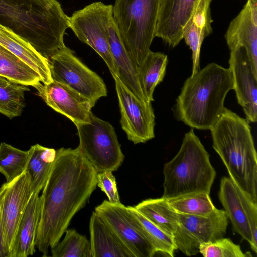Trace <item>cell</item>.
Here are the masks:
<instances>
[{
  "label": "cell",
  "instance_id": "cell-1",
  "mask_svg": "<svg viewBox=\"0 0 257 257\" xmlns=\"http://www.w3.org/2000/svg\"><path fill=\"white\" fill-rule=\"evenodd\" d=\"M97 174L78 147L56 150L42 189L35 238V247L43 256L60 241L72 218L86 205L97 186Z\"/></svg>",
  "mask_w": 257,
  "mask_h": 257
},
{
  "label": "cell",
  "instance_id": "cell-2",
  "mask_svg": "<svg viewBox=\"0 0 257 257\" xmlns=\"http://www.w3.org/2000/svg\"><path fill=\"white\" fill-rule=\"evenodd\" d=\"M0 25L48 60L65 46L69 17L57 0H0Z\"/></svg>",
  "mask_w": 257,
  "mask_h": 257
},
{
  "label": "cell",
  "instance_id": "cell-3",
  "mask_svg": "<svg viewBox=\"0 0 257 257\" xmlns=\"http://www.w3.org/2000/svg\"><path fill=\"white\" fill-rule=\"evenodd\" d=\"M233 89L229 68L207 64L184 82L175 105L177 118L192 128L210 130L224 111L225 97Z\"/></svg>",
  "mask_w": 257,
  "mask_h": 257
},
{
  "label": "cell",
  "instance_id": "cell-4",
  "mask_svg": "<svg viewBox=\"0 0 257 257\" xmlns=\"http://www.w3.org/2000/svg\"><path fill=\"white\" fill-rule=\"evenodd\" d=\"M249 122L226 108L210 131L230 178L257 203V155Z\"/></svg>",
  "mask_w": 257,
  "mask_h": 257
},
{
  "label": "cell",
  "instance_id": "cell-5",
  "mask_svg": "<svg viewBox=\"0 0 257 257\" xmlns=\"http://www.w3.org/2000/svg\"><path fill=\"white\" fill-rule=\"evenodd\" d=\"M163 198L199 192L210 194L216 175L209 155L193 129L185 134L179 150L164 165Z\"/></svg>",
  "mask_w": 257,
  "mask_h": 257
},
{
  "label": "cell",
  "instance_id": "cell-6",
  "mask_svg": "<svg viewBox=\"0 0 257 257\" xmlns=\"http://www.w3.org/2000/svg\"><path fill=\"white\" fill-rule=\"evenodd\" d=\"M159 0H115L113 18L139 69L155 37Z\"/></svg>",
  "mask_w": 257,
  "mask_h": 257
},
{
  "label": "cell",
  "instance_id": "cell-7",
  "mask_svg": "<svg viewBox=\"0 0 257 257\" xmlns=\"http://www.w3.org/2000/svg\"><path fill=\"white\" fill-rule=\"evenodd\" d=\"M75 126L79 139L78 147L97 173L116 171L124 156L112 125L91 112L88 122Z\"/></svg>",
  "mask_w": 257,
  "mask_h": 257
},
{
  "label": "cell",
  "instance_id": "cell-8",
  "mask_svg": "<svg viewBox=\"0 0 257 257\" xmlns=\"http://www.w3.org/2000/svg\"><path fill=\"white\" fill-rule=\"evenodd\" d=\"M113 17V5L93 2L69 17V28L82 42L103 59L112 76H117L108 40V27Z\"/></svg>",
  "mask_w": 257,
  "mask_h": 257
},
{
  "label": "cell",
  "instance_id": "cell-9",
  "mask_svg": "<svg viewBox=\"0 0 257 257\" xmlns=\"http://www.w3.org/2000/svg\"><path fill=\"white\" fill-rule=\"evenodd\" d=\"M48 62L53 81L74 90L90 100L94 106L101 97L107 96L103 79L66 46L55 53Z\"/></svg>",
  "mask_w": 257,
  "mask_h": 257
},
{
  "label": "cell",
  "instance_id": "cell-10",
  "mask_svg": "<svg viewBox=\"0 0 257 257\" xmlns=\"http://www.w3.org/2000/svg\"><path fill=\"white\" fill-rule=\"evenodd\" d=\"M178 225L173 235L176 249L187 256L197 255L201 243L214 241L225 234L228 218L223 209L195 216L178 213Z\"/></svg>",
  "mask_w": 257,
  "mask_h": 257
},
{
  "label": "cell",
  "instance_id": "cell-11",
  "mask_svg": "<svg viewBox=\"0 0 257 257\" xmlns=\"http://www.w3.org/2000/svg\"><path fill=\"white\" fill-rule=\"evenodd\" d=\"M94 212L134 257H152L157 252L128 207L121 203L112 204L104 200L95 208Z\"/></svg>",
  "mask_w": 257,
  "mask_h": 257
},
{
  "label": "cell",
  "instance_id": "cell-12",
  "mask_svg": "<svg viewBox=\"0 0 257 257\" xmlns=\"http://www.w3.org/2000/svg\"><path fill=\"white\" fill-rule=\"evenodd\" d=\"M121 114L120 124L134 144L145 143L155 137V115L151 103L137 98L117 76H113Z\"/></svg>",
  "mask_w": 257,
  "mask_h": 257
},
{
  "label": "cell",
  "instance_id": "cell-13",
  "mask_svg": "<svg viewBox=\"0 0 257 257\" xmlns=\"http://www.w3.org/2000/svg\"><path fill=\"white\" fill-rule=\"evenodd\" d=\"M37 94L55 111L67 117L76 125L89 120L91 101L69 87L53 81L40 82L34 87Z\"/></svg>",
  "mask_w": 257,
  "mask_h": 257
},
{
  "label": "cell",
  "instance_id": "cell-14",
  "mask_svg": "<svg viewBox=\"0 0 257 257\" xmlns=\"http://www.w3.org/2000/svg\"><path fill=\"white\" fill-rule=\"evenodd\" d=\"M5 184L2 220L4 242L9 257L20 221L33 192L30 175L25 171Z\"/></svg>",
  "mask_w": 257,
  "mask_h": 257
},
{
  "label": "cell",
  "instance_id": "cell-15",
  "mask_svg": "<svg viewBox=\"0 0 257 257\" xmlns=\"http://www.w3.org/2000/svg\"><path fill=\"white\" fill-rule=\"evenodd\" d=\"M238 103L249 122L257 120V74L251 66L246 49L237 47L230 50L229 60Z\"/></svg>",
  "mask_w": 257,
  "mask_h": 257
},
{
  "label": "cell",
  "instance_id": "cell-16",
  "mask_svg": "<svg viewBox=\"0 0 257 257\" xmlns=\"http://www.w3.org/2000/svg\"><path fill=\"white\" fill-rule=\"evenodd\" d=\"M224 37L230 50L237 47L245 48L253 70L257 74V0H247L230 22Z\"/></svg>",
  "mask_w": 257,
  "mask_h": 257
},
{
  "label": "cell",
  "instance_id": "cell-17",
  "mask_svg": "<svg viewBox=\"0 0 257 257\" xmlns=\"http://www.w3.org/2000/svg\"><path fill=\"white\" fill-rule=\"evenodd\" d=\"M196 0H159L155 37L172 48L183 39Z\"/></svg>",
  "mask_w": 257,
  "mask_h": 257
},
{
  "label": "cell",
  "instance_id": "cell-18",
  "mask_svg": "<svg viewBox=\"0 0 257 257\" xmlns=\"http://www.w3.org/2000/svg\"><path fill=\"white\" fill-rule=\"evenodd\" d=\"M108 30L109 47L117 70V77L137 98L147 102L141 88L138 69L125 47L113 17L109 22Z\"/></svg>",
  "mask_w": 257,
  "mask_h": 257
},
{
  "label": "cell",
  "instance_id": "cell-19",
  "mask_svg": "<svg viewBox=\"0 0 257 257\" xmlns=\"http://www.w3.org/2000/svg\"><path fill=\"white\" fill-rule=\"evenodd\" d=\"M40 192H33L20 221L9 257H27L35 252V238L41 209Z\"/></svg>",
  "mask_w": 257,
  "mask_h": 257
},
{
  "label": "cell",
  "instance_id": "cell-20",
  "mask_svg": "<svg viewBox=\"0 0 257 257\" xmlns=\"http://www.w3.org/2000/svg\"><path fill=\"white\" fill-rule=\"evenodd\" d=\"M240 191V188L230 177H223L221 179L218 197L232 224L233 231L246 240L252 249L251 228Z\"/></svg>",
  "mask_w": 257,
  "mask_h": 257
},
{
  "label": "cell",
  "instance_id": "cell-21",
  "mask_svg": "<svg viewBox=\"0 0 257 257\" xmlns=\"http://www.w3.org/2000/svg\"><path fill=\"white\" fill-rule=\"evenodd\" d=\"M0 44L35 70L40 76L42 83L53 81L48 60L42 56L28 42L1 25Z\"/></svg>",
  "mask_w": 257,
  "mask_h": 257
},
{
  "label": "cell",
  "instance_id": "cell-22",
  "mask_svg": "<svg viewBox=\"0 0 257 257\" xmlns=\"http://www.w3.org/2000/svg\"><path fill=\"white\" fill-rule=\"evenodd\" d=\"M89 231L91 257H134L95 212L90 217Z\"/></svg>",
  "mask_w": 257,
  "mask_h": 257
},
{
  "label": "cell",
  "instance_id": "cell-23",
  "mask_svg": "<svg viewBox=\"0 0 257 257\" xmlns=\"http://www.w3.org/2000/svg\"><path fill=\"white\" fill-rule=\"evenodd\" d=\"M134 208L163 232L173 236L178 225V215L167 199L163 197L146 199Z\"/></svg>",
  "mask_w": 257,
  "mask_h": 257
},
{
  "label": "cell",
  "instance_id": "cell-24",
  "mask_svg": "<svg viewBox=\"0 0 257 257\" xmlns=\"http://www.w3.org/2000/svg\"><path fill=\"white\" fill-rule=\"evenodd\" d=\"M168 63L167 55L150 50L139 67V80L147 102L151 103L154 101L155 88L164 79Z\"/></svg>",
  "mask_w": 257,
  "mask_h": 257
},
{
  "label": "cell",
  "instance_id": "cell-25",
  "mask_svg": "<svg viewBox=\"0 0 257 257\" xmlns=\"http://www.w3.org/2000/svg\"><path fill=\"white\" fill-rule=\"evenodd\" d=\"M56 150L39 144L31 146L25 171L30 176L33 192H40L48 179L55 159Z\"/></svg>",
  "mask_w": 257,
  "mask_h": 257
},
{
  "label": "cell",
  "instance_id": "cell-26",
  "mask_svg": "<svg viewBox=\"0 0 257 257\" xmlns=\"http://www.w3.org/2000/svg\"><path fill=\"white\" fill-rule=\"evenodd\" d=\"M0 76L33 87L41 82L40 76L35 70L1 44Z\"/></svg>",
  "mask_w": 257,
  "mask_h": 257
},
{
  "label": "cell",
  "instance_id": "cell-27",
  "mask_svg": "<svg viewBox=\"0 0 257 257\" xmlns=\"http://www.w3.org/2000/svg\"><path fill=\"white\" fill-rule=\"evenodd\" d=\"M27 86L11 81L0 76V113L11 119L21 115L25 107Z\"/></svg>",
  "mask_w": 257,
  "mask_h": 257
},
{
  "label": "cell",
  "instance_id": "cell-28",
  "mask_svg": "<svg viewBox=\"0 0 257 257\" xmlns=\"http://www.w3.org/2000/svg\"><path fill=\"white\" fill-rule=\"evenodd\" d=\"M209 195L204 192L194 193L167 200L177 213L204 216L210 214L215 208Z\"/></svg>",
  "mask_w": 257,
  "mask_h": 257
},
{
  "label": "cell",
  "instance_id": "cell-29",
  "mask_svg": "<svg viewBox=\"0 0 257 257\" xmlns=\"http://www.w3.org/2000/svg\"><path fill=\"white\" fill-rule=\"evenodd\" d=\"M28 151H23L4 142L0 143V172L6 183L11 182L26 170Z\"/></svg>",
  "mask_w": 257,
  "mask_h": 257
},
{
  "label": "cell",
  "instance_id": "cell-30",
  "mask_svg": "<svg viewBox=\"0 0 257 257\" xmlns=\"http://www.w3.org/2000/svg\"><path fill=\"white\" fill-rule=\"evenodd\" d=\"M63 239L51 248L53 257H91L90 243L85 236L67 229Z\"/></svg>",
  "mask_w": 257,
  "mask_h": 257
},
{
  "label": "cell",
  "instance_id": "cell-31",
  "mask_svg": "<svg viewBox=\"0 0 257 257\" xmlns=\"http://www.w3.org/2000/svg\"><path fill=\"white\" fill-rule=\"evenodd\" d=\"M127 207L137 219L145 235L157 252L174 256V251L176 249L173 236L157 227L136 210L134 207Z\"/></svg>",
  "mask_w": 257,
  "mask_h": 257
},
{
  "label": "cell",
  "instance_id": "cell-32",
  "mask_svg": "<svg viewBox=\"0 0 257 257\" xmlns=\"http://www.w3.org/2000/svg\"><path fill=\"white\" fill-rule=\"evenodd\" d=\"M199 253L204 257H245L239 245L230 238H220L200 244Z\"/></svg>",
  "mask_w": 257,
  "mask_h": 257
},
{
  "label": "cell",
  "instance_id": "cell-33",
  "mask_svg": "<svg viewBox=\"0 0 257 257\" xmlns=\"http://www.w3.org/2000/svg\"><path fill=\"white\" fill-rule=\"evenodd\" d=\"M97 186L104 192L112 204L120 203L115 177L111 171L97 173Z\"/></svg>",
  "mask_w": 257,
  "mask_h": 257
},
{
  "label": "cell",
  "instance_id": "cell-34",
  "mask_svg": "<svg viewBox=\"0 0 257 257\" xmlns=\"http://www.w3.org/2000/svg\"><path fill=\"white\" fill-rule=\"evenodd\" d=\"M6 188L5 183L0 187V257H8V253L5 246L2 228V208L4 192Z\"/></svg>",
  "mask_w": 257,
  "mask_h": 257
}]
</instances>
